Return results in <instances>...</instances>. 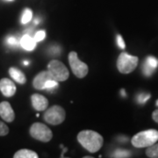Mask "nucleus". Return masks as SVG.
<instances>
[{"mask_svg": "<svg viewBox=\"0 0 158 158\" xmlns=\"http://www.w3.org/2000/svg\"><path fill=\"white\" fill-rule=\"evenodd\" d=\"M77 141L90 153L98 152L103 146L104 138L101 135L92 130H84L79 132L77 135Z\"/></svg>", "mask_w": 158, "mask_h": 158, "instance_id": "1", "label": "nucleus"}, {"mask_svg": "<svg viewBox=\"0 0 158 158\" xmlns=\"http://www.w3.org/2000/svg\"><path fill=\"white\" fill-rule=\"evenodd\" d=\"M158 141V131L156 129H148L137 133L131 140L133 146L138 148H148L156 143Z\"/></svg>", "mask_w": 158, "mask_h": 158, "instance_id": "2", "label": "nucleus"}, {"mask_svg": "<svg viewBox=\"0 0 158 158\" xmlns=\"http://www.w3.org/2000/svg\"><path fill=\"white\" fill-rule=\"evenodd\" d=\"M138 62H139L138 57L131 56L126 52H123L118 57L117 68L120 73L129 74L135 69L138 65Z\"/></svg>", "mask_w": 158, "mask_h": 158, "instance_id": "3", "label": "nucleus"}, {"mask_svg": "<svg viewBox=\"0 0 158 158\" xmlns=\"http://www.w3.org/2000/svg\"><path fill=\"white\" fill-rule=\"evenodd\" d=\"M43 117H44V120L48 124L57 126L62 124L66 118V112L62 106L56 105L46 110Z\"/></svg>", "mask_w": 158, "mask_h": 158, "instance_id": "4", "label": "nucleus"}, {"mask_svg": "<svg viewBox=\"0 0 158 158\" xmlns=\"http://www.w3.org/2000/svg\"><path fill=\"white\" fill-rule=\"evenodd\" d=\"M69 62L73 74L78 78H84L89 72L88 65L79 60L77 52L71 51L69 54Z\"/></svg>", "mask_w": 158, "mask_h": 158, "instance_id": "5", "label": "nucleus"}, {"mask_svg": "<svg viewBox=\"0 0 158 158\" xmlns=\"http://www.w3.org/2000/svg\"><path fill=\"white\" fill-rule=\"evenodd\" d=\"M48 70L57 82L66 81L69 77V72L66 66L58 60H52L48 64Z\"/></svg>", "mask_w": 158, "mask_h": 158, "instance_id": "6", "label": "nucleus"}, {"mask_svg": "<svg viewBox=\"0 0 158 158\" xmlns=\"http://www.w3.org/2000/svg\"><path fill=\"white\" fill-rule=\"evenodd\" d=\"M30 135L37 141L48 142L53 138V133L46 125L36 122L30 127Z\"/></svg>", "mask_w": 158, "mask_h": 158, "instance_id": "7", "label": "nucleus"}, {"mask_svg": "<svg viewBox=\"0 0 158 158\" xmlns=\"http://www.w3.org/2000/svg\"><path fill=\"white\" fill-rule=\"evenodd\" d=\"M51 79H54V77L49 73V71L43 70V71L40 72L38 75H36V77H34V81H33V86L36 90H44L47 81L51 80Z\"/></svg>", "mask_w": 158, "mask_h": 158, "instance_id": "8", "label": "nucleus"}, {"mask_svg": "<svg viewBox=\"0 0 158 158\" xmlns=\"http://www.w3.org/2000/svg\"><path fill=\"white\" fill-rule=\"evenodd\" d=\"M16 85L9 78H2L0 80V91L6 98H11L16 93Z\"/></svg>", "mask_w": 158, "mask_h": 158, "instance_id": "9", "label": "nucleus"}, {"mask_svg": "<svg viewBox=\"0 0 158 158\" xmlns=\"http://www.w3.org/2000/svg\"><path fill=\"white\" fill-rule=\"evenodd\" d=\"M0 117L6 122H12L15 118V113L11 104L7 101L0 103Z\"/></svg>", "mask_w": 158, "mask_h": 158, "instance_id": "10", "label": "nucleus"}, {"mask_svg": "<svg viewBox=\"0 0 158 158\" xmlns=\"http://www.w3.org/2000/svg\"><path fill=\"white\" fill-rule=\"evenodd\" d=\"M31 102H32L33 107L38 112L46 111L48 106V100L45 97L40 95V94H38V93H35V94L32 95Z\"/></svg>", "mask_w": 158, "mask_h": 158, "instance_id": "11", "label": "nucleus"}, {"mask_svg": "<svg viewBox=\"0 0 158 158\" xmlns=\"http://www.w3.org/2000/svg\"><path fill=\"white\" fill-rule=\"evenodd\" d=\"M36 40L34 37L29 34H25L20 39V45L24 49L27 51H33L36 47Z\"/></svg>", "mask_w": 158, "mask_h": 158, "instance_id": "12", "label": "nucleus"}, {"mask_svg": "<svg viewBox=\"0 0 158 158\" xmlns=\"http://www.w3.org/2000/svg\"><path fill=\"white\" fill-rule=\"evenodd\" d=\"M9 74L11 76V77L15 82H17L19 85H24L27 82V77L25 76V74L23 73L21 70H19V69L11 67L9 69Z\"/></svg>", "mask_w": 158, "mask_h": 158, "instance_id": "13", "label": "nucleus"}, {"mask_svg": "<svg viewBox=\"0 0 158 158\" xmlns=\"http://www.w3.org/2000/svg\"><path fill=\"white\" fill-rule=\"evenodd\" d=\"M14 158H38V154L33 150L23 148L14 154Z\"/></svg>", "mask_w": 158, "mask_h": 158, "instance_id": "14", "label": "nucleus"}, {"mask_svg": "<svg viewBox=\"0 0 158 158\" xmlns=\"http://www.w3.org/2000/svg\"><path fill=\"white\" fill-rule=\"evenodd\" d=\"M146 155L149 158H158V143L153 144L151 146L148 147L146 149Z\"/></svg>", "mask_w": 158, "mask_h": 158, "instance_id": "15", "label": "nucleus"}, {"mask_svg": "<svg viewBox=\"0 0 158 158\" xmlns=\"http://www.w3.org/2000/svg\"><path fill=\"white\" fill-rule=\"evenodd\" d=\"M32 18H33V11L29 8H27V9H25V11L23 12L21 22H22V24H27L32 19Z\"/></svg>", "mask_w": 158, "mask_h": 158, "instance_id": "16", "label": "nucleus"}, {"mask_svg": "<svg viewBox=\"0 0 158 158\" xmlns=\"http://www.w3.org/2000/svg\"><path fill=\"white\" fill-rule=\"evenodd\" d=\"M150 97H151V95L149 93H147V92H141V93H139L137 95V97H136V100L138 102V104L144 105L150 98Z\"/></svg>", "mask_w": 158, "mask_h": 158, "instance_id": "17", "label": "nucleus"}, {"mask_svg": "<svg viewBox=\"0 0 158 158\" xmlns=\"http://www.w3.org/2000/svg\"><path fill=\"white\" fill-rule=\"evenodd\" d=\"M113 156V157H129L131 156V152L127 149L118 148L114 151Z\"/></svg>", "mask_w": 158, "mask_h": 158, "instance_id": "18", "label": "nucleus"}, {"mask_svg": "<svg viewBox=\"0 0 158 158\" xmlns=\"http://www.w3.org/2000/svg\"><path fill=\"white\" fill-rule=\"evenodd\" d=\"M57 87H58V82H57L56 80L51 79V80L47 81L44 90H48L49 92H52V91H54V90H56Z\"/></svg>", "mask_w": 158, "mask_h": 158, "instance_id": "19", "label": "nucleus"}, {"mask_svg": "<svg viewBox=\"0 0 158 158\" xmlns=\"http://www.w3.org/2000/svg\"><path fill=\"white\" fill-rule=\"evenodd\" d=\"M144 62H146L148 65H149L150 67H152L155 69H156V68L158 67V59L155 56H148L145 59Z\"/></svg>", "mask_w": 158, "mask_h": 158, "instance_id": "20", "label": "nucleus"}, {"mask_svg": "<svg viewBox=\"0 0 158 158\" xmlns=\"http://www.w3.org/2000/svg\"><path fill=\"white\" fill-rule=\"evenodd\" d=\"M155 70H156L155 69H153L149 65H148L146 62L143 63V65H142V72H143L145 77H151L153 73L155 72Z\"/></svg>", "mask_w": 158, "mask_h": 158, "instance_id": "21", "label": "nucleus"}, {"mask_svg": "<svg viewBox=\"0 0 158 158\" xmlns=\"http://www.w3.org/2000/svg\"><path fill=\"white\" fill-rule=\"evenodd\" d=\"M6 43L11 47H17L19 44H20V41H19V40L14 36H9L6 39Z\"/></svg>", "mask_w": 158, "mask_h": 158, "instance_id": "22", "label": "nucleus"}, {"mask_svg": "<svg viewBox=\"0 0 158 158\" xmlns=\"http://www.w3.org/2000/svg\"><path fill=\"white\" fill-rule=\"evenodd\" d=\"M9 133V127L3 121H0V136H6Z\"/></svg>", "mask_w": 158, "mask_h": 158, "instance_id": "23", "label": "nucleus"}, {"mask_svg": "<svg viewBox=\"0 0 158 158\" xmlns=\"http://www.w3.org/2000/svg\"><path fill=\"white\" fill-rule=\"evenodd\" d=\"M46 37V33L45 31H43V30H40L39 32H37L35 35L34 36V40H36V42H39V41H41V40H43L45 39Z\"/></svg>", "mask_w": 158, "mask_h": 158, "instance_id": "24", "label": "nucleus"}, {"mask_svg": "<svg viewBox=\"0 0 158 158\" xmlns=\"http://www.w3.org/2000/svg\"><path fill=\"white\" fill-rule=\"evenodd\" d=\"M116 41H117V45L119 48H121V49H125V48H126V44H125V41L123 38L121 37V35L120 34H118L117 35V37H116Z\"/></svg>", "mask_w": 158, "mask_h": 158, "instance_id": "25", "label": "nucleus"}, {"mask_svg": "<svg viewBox=\"0 0 158 158\" xmlns=\"http://www.w3.org/2000/svg\"><path fill=\"white\" fill-rule=\"evenodd\" d=\"M152 118L154 119V121H155V122H156V123L158 124V109L153 112Z\"/></svg>", "mask_w": 158, "mask_h": 158, "instance_id": "26", "label": "nucleus"}, {"mask_svg": "<svg viewBox=\"0 0 158 158\" xmlns=\"http://www.w3.org/2000/svg\"><path fill=\"white\" fill-rule=\"evenodd\" d=\"M120 93H121V95H122L123 97L127 96V95H126V90H120Z\"/></svg>", "mask_w": 158, "mask_h": 158, "instance_id": "27", "label": "nucleus"}, {"mask_svg": "<svg viewBox=\"0 0 158 158\" xmlns=\"http://www.w3.org/2000/svg\"><path fill=\"white\" fill-rule=\"evenodd\" d=\"M24 64H25V65H27V64H28V62H27V61L24 62Z\"/></svg>", "mask_w": 158, "mask_h": 158, "instance_id": "28", "label": "nucleus"}, {"mask_svg": "<svg viewBox=\"0 0 158 158\" xmlns=\"http://www.w3.org/2000/svg\"><path fill=\"white\" fill-rule=\"evenodd\" d=\"M156 105L158 106V100H156Z\"/></svg>", "mask_w": 158, "mask_h": 158, "instance_id": "29", "label": "nucleus"}, {"mask_svg": "<svg viewBox=\"0 0 158 158\" xmlns=\"http://www.w3.org/2000/svg\"><path fill=\"white\" fill-rule=\"evenodd\" d=\"M7 1H13V0H7Z\"/></svg>", "mask_w": 158, "mask_h": 158, "instance_id": "30", "label": "nucleus"}]
</instances>
